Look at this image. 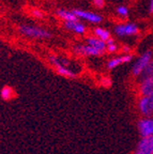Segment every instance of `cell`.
<instances>
[{"label": "cell", "mask_w": 153, "mask_h": 154, "mask_svg": "<svg viewBox=\"0 0 153 154\" xmlns=\"http://www.w3.org/2000/svg\"><path fill=\"white\" fill-rule=\"evenodd\" d=\"M17 31L25 38H34V40H49L53 38V32L36 25L22 24L17 27Z\"/></svg>", "instance_id": "obj_1"}, {"label": "cell", "mask_w": 153, "mask_h": 154, "mask_svg": "<svg viewBox=\"0 0 153 154\" xmlns=\"http://www.w3.org/2000/svg\"><path fill=\"white\" fill-rule=\"evenodd\" d=\"M48 63L55 69V71L60 76H63L65 78H70V79H73V78H75L77 76V74L71 67L65 66L62 63H60L57 55H50L48 57Z\"/></svg>", "instance_id": "obj_2"}, {"label": "cell", "mask_w": 153, "mask_h": 154, "mask_svg": "<svg viewBox=\"0 0 153 154\" xmlns=\"http://www.w3.org/2000/svg\"><path fill=\"white\" fill-rule=\"evenodd\" d=\"M73 12L75 13L78 19L80 20H85V22H88L90 24L93 25H98L103 22V16L96 12H92V11H88V10L84 9H72Z\"/></svg>", "instance_id": "obj_3"}, {"label": "cell", "mask_w": 153, "mask_h": 154, "mask_svg": "<svg viewBox=\"0 0 153 154\" xmlns=\"http://www.w3.org/2000/svg\"><path fill=\"white\" fill-rule=\"evenodd\" d=\"M114 32L116 35L124 38V36L136 35L139 32V28L134 23H122L114 27Z\"/></svg>", "instance_id": "obj_4"}, {"label": "cell", "mask_w": 153, "mask_h": 154, "mask_svg": "<svg viewBox=\"0 0 153 154\" xmlns=\"http://www.w3.org/2000/svg\"><path fill=\"white\" fill-rule=\"evenodd\" d=\"M73 51H74V54L81 56V57H98V56H102L105 53V51L93 47V46L89 45L87 43L76 44L73 47Z\"/></svg>", "instance_id": "obj_5"}, {"label": "cell", "mask_w": 153, "mask_h": 154, "mask_svg": "<svg viewBox=\"0 0 153 154\" xmlns=\"http://www.w3.org/2000/svg\"><path fill=\"white\" fill-rule=\"evenodd\" d=\"M151 60H152V51H148L146 53H144L135 61L134 65L132 67V74L134 75L135 77H138Z\"/></svg>", "instance_id": "obj_6"}, {"label": "cell", "mask_w": 153, "mask_h": 154, "mask_svg": "<svg viewBox=\"0 0 153 154\" xmlns=\"http://www.w3.org/2000/svg\"><path fill=\"white\" fill-rule=\"evenodd\" d=\"M63 28L67 31H71L78 35H85L87 33V27L80 19H75V20H67L63 22Z\"/></svg>", "instance_id": "obj_7"}, {"label": "cell", "mask_w": 153, "mask_h": 154, "mask_svg": "<svg viewBox=\"0 0 153 154\" xmlns=\"http://www.w3.org/2000/svg\"><path fill=\"white\" fill-rule=\"evenodd\" d=\"M153 153V135L145 136L139 140L133 154H152Z\"/></svg>", "instance_id": "obj_8"}, {"label": "cell", "mask_w": 153, "mask_h": 154, "mask_svg": "<svg viewBox=\"0 0 153 154\" xmlns=\"http://www.w3.org/2000/svg\"><path fill=\"white\" fill-rule=\"evenodd\" d=\"M137 128L141 137L153 135V118L149 116L140 119L137 123Z\"/></svg>", "instance_id": "obj_9"}, {"label": "cell", "mask_w": 153, "mask_h": 154, "mask_svg": "<svg viewBox=\"0 0 153 154\" xmlns=\"http://www.w3.org/2000/svg\"><path fill=\"white\" fill-rule=\"evenodd\" d=\"M133 60V55L132 54H123V55L117 56L115 58H111L107 61V70H114L119 65L124 64V63H129L130 61Z\"/></svg>", "instance_id": "obj_10"}, {"label": "cell", "mask_w": 153, "mask_h": 154, "mask_svg": "<svg viewBox=\"0 0 153 154\" xmlns=\"http://www.w3.org/2000/svg\"><path fill=\"white\" fill-rule=\"evenodd\" d=\"M139 92H140L141 95H146V96L153 95V75L140 80Z\"/></svg>", "instance_id": "obj_11"}, {"label": "cell", "mask_w": 153, "mask_h": 154, "mask_svg": "<svg viewBox=\"0 0 153 154\" xmlns=\"http://www.w3.org/2000/svg\"><path fill=\"white\" fill-rule=\"evenodd\" d=\"M56 16L59 19H61L62 22H67V20H75L78 19V17L75 15V13L73 12V10L64 9V8H58L55 10Z\"/></svg>", "instance_id": "obj_12"}, {"label": "cell", "mask_w": 153, "mask_h": 154, "mask_svg": "<svg viewBox=\"0 0 153 154\" xmlns=\"http://www.w3.org/2000/svg\"><path fill=\"white\" fill-rule=\"evenodd\" d=\"M138 109L141 112V115H144L145 117H149V116L152 115L153 110L151 108L149 96L141 95V97L138 100Z\"/></svg>", "instance_id": "obj_13"}, {"label": "cell", "mask_w": 153, "mask_h": 154, "mask_svg": "<svg viewBox=\"0 0 153 154\" xmlns=\"http://www.w3.org/2000/svg\"><path fill=\"white\" fill-rule=\"evenodd\" d=\"M85 43L93 46V47H95V48H98V49H101V51H106V46H107L106 42L103 41V40H101V38H98V36L93 35V34L87 36V38H85Z\"/></svg>", "instance_id": "obj_14"}, {"label": "cell", "mask_w": 153, "mask_h": 154, "mask_svg": "<svg viewBox=\"0 0 153 154\" xmlns=\"http://www.w3.org/2000/svg\"><path fill=\"white\" fill-rule=\"evenodd\" d=\"M92 34L98 38H100L101 40H103V41H108L110 38H111V34L110 32L108 31L107 29L103 28V27H94L92 29Z\"/></svg>", "instance_id": "obj_15"}, {"label": "cell", "mask_w": 153, "mask_h": 154, "mask_svg": "<svg viewBox=\"0 0 153 154\" xmlns=\"http://www.w3.org/2000/svg\"><path fill=\"white\" fill-rule=\"evenodd\" d=\"M0 96H1V99L3 101H10V100H12L15 96V92L12 87L3 86L1 88V90H0Z\"/></svg>", "instance_id": "obj_16"}, {"label": "cell", "mask_w": 153, "mask_h": 154, "mask_svg": "<svg viewBox=\"0 0 153 154\" xmlns=\"http://www.w3.org/2000/svg\"><path fill=\"white\" fill-rule=\"evenodd\" d=\"M151 75H153V61L151 60L150 62L147 64V66L144 69V71L141 72V74L139 75V78H140V80L145 79V78H147V77L151 76Z\"/></svg>", "instance_id": "obj_17"}, {"label": "cell", "mask_w": 153, "mask_h": 154, "mask_svg": "<svg viewBox=\"0 0 153 154\" xmlns=\"http://www.w3.org/2000/svg\"><path fill=\"white\" fill-rule=\"evenodd\" d=\"M116 12H117V14L119 15L120 17L126 18L130 14V10H129V8L125 7V5H118V7L116 8Z\"/></svg>", "instance_id": "obj_18"}, {"label": "cell", "mask_w": 153, "mask_h": 154, "mask_svg": "<svg viewBox=\"0 0 153 154\" xmlns=\"http://www.w3.org/2000/svg\"><path fill=\"white\" fill-rule=\"evenodd\" d=\"M30 15L36 19L45 18V13H44L42 10L38 9V8H32V9H30Z\"/></svg>", "instance_id": "obj_19"}, {"label": "cell", "mask_w": 153, "mask_h": 154, "mask_svg": "<svg viewBox=\"0 0 153 154\" xmlns=\"http://www.w3.org/2000/svg\"><path fill=\"white\" fill-rule=\"evenodd\" d=\"M118 49H119V47H118V45L116 43L107 44V46H106V51H107V53H109V54L117 53Z\"/></svg>", "instance_id": "obj_20"}, {"label": "cell", "mask_w": 153, "mask_h": 154, "mask_svg": "<svg viewBox=\"0 0 153 154\" xmlns=\"http://www.w3.org/2000/svg\"><path fill=\"white\" fill-rule=\"evenodd\" d=\"M106 0H92V5L96 8V9H103L105 7Z\"/></svg>", "instance_id": "obj_21"}, {"label": "cell", "mask_w": 153, "mask_h": 154, "mask_svg": "<svg viewBox=\"0 0 153 154\" xmlns=\"http://www.w3.org/2000/svg\"><path fill=\"white\" fill-rule=\"evenodd\" d=\"M149 13H150V14L153 13V0L149 1Z\"/></svg>", "instance_id": "obj_22"}, {"label": "cell", "mask_w": 153, "mask_h": 154, "mask_svg": "<svg viewBox=\"0 0 153 154\" xmlns=\"http://www.w3.org/2000/svg\"><path fill=\"white\" fill-rule=\"evenodd\" d=\"M130 51H131V48H130L129 46H123V47H122V53L130 54Z\"/></svg>", "instance_id": "obj_23"}, {"label": "cell", "mask_w": 153, "mask_h": 154, "mask_svg": "<svg viewBox=\"0 0 153 154\" xmlns=\"http://www.w3.org/2000/svg\"><path fill=\"white\" fill-rule=\"evenodd\" d=\"M149 101H150V105H151V108L153 110V95L149 96Z\"/></svg>", "instance_id": "obj_24"}, {"label": "cell", "mask_w": 153, "mask_h": 154, "mask_svg": "<svg viewBox=\"0 0 153 154\" xmlns=\"http://www.w3.org/2000/svg\"><path fill=\"white\" fill-rule=\"evenodd\" d=\"M152 154H153V153H152Z\"/></svg>", "instance_id": "obj_25"}]
</instances>
